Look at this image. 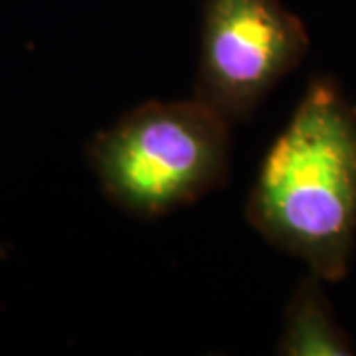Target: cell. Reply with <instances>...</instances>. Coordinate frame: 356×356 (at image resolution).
<instances>
[{"label": "cell", "mask_w": 356, "mask_h": 356, "mask_svg": "<svg viewBox=\"0 0 356 356\" xmlns=\"http://www.w3.org/2000/svg\"><path fill=\"white\" fill-rule=\"evenodd\" d=\"M229 127L196 97L147 102L91 140L89 165L119 208L133 216H163L226 180Z\"/></svg>", "instance_id": "cell-2"}, {"label": "cell", "mask_w": 356, "mask_h": 356, "mask_svg": "<svg viewBox=\"0 0 356 356\" xmlns=\"http://www.w3.org/2000/svg\"><path fill=\"white\" fill-rule=\"evenodd\" d=\"M307 50L305 26L281 0H206L194 97L243 121Z\"/></svg>", "instance_id": "cell-3"}, {"label": "cell", "mask_w": 356, "mask_h": 356, "mask_svg": "<svg viewBox=\"0 0 356 356\" xmlns=\"http://www.w3.org/2000/svg\"><path fill=\"white\" fill-rule=\"evenodd\" d=\"M245 218L321 281L346 275L356 242V105L331 77L311 81L269 147Z\"/></svg>", "instance_id": "cell-1"}, {"label": "cell", "mask_w": 356, "mask_h": 356, "mask_svg": "<svg viewBox=\"0 0 356 356\" xmlns=\"http://www.w3.org/2000/svg\"><path fill=\"white\" fill-rule=\"evenodd\" d=\"M280 353L289 356L353 355L346 334L332 318L321 280L313 273L299 285L287 307Z\"/></svg>", "instance_id": "cell-4"}]
</instances>
